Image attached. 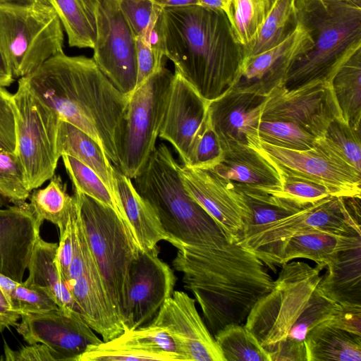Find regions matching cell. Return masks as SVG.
I'll return each instance as SVG.
<instances>
[{
	"label": "cell",
	"mask_w": 361,
	"mask_h": 361,
	"mask_svg": "<svg viewBox=\"0 0 361 361\" xmlns=\"http://www.w3.org/2000/svg\"><path fill=\"white\" fill-rule=\"evenodd\" d=\"M277 166L328 186L336 196L360 197L361 173L346 163L322 139L307 150H293L261 140L252 145Z\"/></svg>",
	"instance_id": "5bb4252c"
},
{
	"label": "cell",
	"mask_w": 361,
	"mask_h": 361,
	"mask_svg": "<svg viewBox=\"0 0 361 361\" xmlns=\"http://www.w3.org/2000/svg\"><path fill=\"white\" fill-rule=\"evenodd\" d=\"M58 14L68 44L78 48L94 47L97 0H48Z\"/></svg>",
	"instance_id": "d6a6232c"
},
{
	"label": "cell",
	"mask_w": 361,
	"mask_h": 361,
	"mask_svg": "<svg viewBox=\"0 0 361 361\" xmlns=\"http://www.w3.org/2000/svg\"><path fill=\"white\" fill-rule=\"evenodd\" d=\"M30 192L17 154L0 151V205L4 202L23 204Z\"/></svg>",
	"instance_id": "60d3db41"
},
{
	"label": "cell",
	"mask_w": 361,
	"mask_h": 361,
	"mask_svg": "<svg viewBox=\"0 0 361 361\" xmlns=\"http://www.w3.org/2000/svg\"><path fill=\"white\" fill-rule=\"evenodd\" d=\"M361 2L296 0L299 23L313 45L291 64L283 86L294 90L331 81L341 66L361 49Z\"/></svg>",
	"instance_id": "277c9868"
},
{
	"label": "cell",
	"mask_w": 361,
	"mask_h": 361,
	"mask_svg": "<svg viewBox=\"0 0 361 361\" xmlns=\"http://www.w3.org/2000/svg\"><path fill=\"white\" fill-rule=\"evenodd\" d=\"M179 164L167 145H158L133 179L135 188L152 207L177 249L183 245H212L227 238L218 224L187 192Z\"/></svg>",
	"instance_id": "5b68a950"
},
{
	"label": "cell",
	"mask_w": 361,
	"mask_h": 361,
	"mask_svg": "<svg viewBox=\"0 0 361 361\" xmlns=\"http://www.w3.org/2000/svg\"><path fill=\"white\" fill-rule=\"evenodd\" d=\"M93 59L114 86L128 98L137 85L135 37L118 0H97Z\"/></svg>",
	"instance_id": "4fadbf2b"
},
{
	"label": "cell",
	"mask_w": 361,
	"mask_h": 361,
	"mask_svg": "<svg viewBox=\"0 0 361 361\" xmlns=\"http://www.w3.org/2000/svg\"><path fill=\"white\" fill-rule=\"evenodd\" d=\"M135 51L137 69L136 88H137L165 64L158 63L149 44L142 35L135 37Z\"/></svg>",
	"instance_id": "f5cc1de1"
},
{
	"label": "cell",
	"mask_w": 361,
	"mask_h": 361,
	"mask_svg": "<svg viewBox=\"0 0 361 361\" xmlns=\"http://www.w3.org/2000/svg\"><path fill=\"white\" fill-rule=\"evenodd\" d=\"M221 153L219 138L211 125L208 114L206 122L193 141L185 165L209 169L219 162Z\"/></svg>",
	"instance_id": "f6af8a7d"
},
{
	"label": "cell",
	"mask_w": 361,
	"mask_h": 361,
	"mask_svg": "<svg viewBox=\"0 0 361 361\" xmlns=\"http://www.w3.org/2000/svg\"><path fill=\"white\" fill-rule=\"evenodd\" d=\"M173 73L164 66L128 97L116 132L118 168L130 179L138 175L156 147Z\"/></svg>",
	"instance_id": "ba28073f"
},
{
	"label": "cell",
	"mask_w": 361,
	"mask_h": 361,
	"mask_svg": "<svg viewBox=\"0 0 361 361\" xmlns=\"http://www.w3.org/2000/svg\"><path fill=\"white\" fill-rule=\"evenodd\" d=\"M63 27L50 4L0 3V47L14 78L63 52Z\"/></svg>",
	"instance_id": "52a82bcc"
},
{
	"label": "cell",
	"mask_w": 361,
	"mask_h": 361,
	"mask_svg": "<svg viewBox=\"0 0 361 361\" xmlns=\"http://www.w3.org/2000/svg\"><path fill=\"white\" fill-rule=\"evenodd\" d=\"M59 141L61 155H70L91 168L111 191L116 201L114 165L99 144L86 133L63 120Z\"/></svg>",
	"instance_id": "f546056e"
},
{
	"label": "cell",
	"mask_w": 361,
	"mask_h": 361,
	"mask_svg": "<svg viewBox=\"0 0 361 361\" xmlns=\"http://www.w3.org/2000/svg\"><path fill=\"white\" fill-rule=\"evenodd\" d=\"M16 331L28 344L42 343L57 360L77 361L87 348L102 341L85 321L72 310L59 308L44 313L21 315Z\"/></svg>",
	"instance_id": "2e32d148"
},
{
	"label": "cell",
	"mask_w": 361,
	"mask_h": 361,
	"mask_svg": "<svg viewBox=\"0 0 361 361\" xmlns=\"http://www.w3.org/2000/svg\"><path fill=\"white\" fill-rule=\"evenodd\" d=\"M118 3L135 37L145 33L159 6L152 0H118Z\"/></svg>",
	"instance_id": "c3c4849f"
},
{
	"label": "cell",
	"mask_w": 361,
	"mask_h": 361,
	"mask_svg": "<svg viewBox=\"0 0 361 361\" xmlns=\"http://www.w3.org/2000/svg\"><path fill=\"white\" fill-rule=\"evenodd\" d=\"M214 337L225 361H269L263 347L244 324H228Z\"/></svg>",
	"instance_id": "74e56055"
},
{
	"label": "cell",
	"mask_w": 361,
	"mask_h": 361,
	"mask_svg": "<svg viewBox=\"0 0 361 361\" xmlns=\"http://www.w3.org/2000/svg\"><path fill=\"white\" fill-rule=\"evenodd\" d=\"M172 264L183 274L214 336L231 324H243L251 309L274 285L263 262L227 238L204 245H180Z\"/></svg>",
	"instance_id": "6da1fadb"
},
{
	"label": "cell",
	"mask_w": 361,
	"mask_h": 361,
	"mask_svg": "<svg viewBox=\"0 0 361 361\" xmlns=\"http://www.w3.org/2000/svg\"><path fill=\"white\" fill-rule=\"evenodd\" d=\"M358 245H361L360 234H342L314 229L290 238L278 253L274 265L304 258L325 268L341 252Z\"/></svg>",
	"instance_id": "484cf974"
},
{
	"label": "cell",
	"mask_w": 361,
	"mask_h": 361,
	"mask_svg": "<svg viewBox=\"0 0 361 361\" xmlns=\"http://www.w3.org/2000/svg\"><path fill=\"white\" fill-rule=\"evenodd\" d=\"M276 166L280 172L281 188L271 195L289 199L305 206L331 195L336 196L333 190L324 184L293 174L276 165Z\"/></svg>",
	"instance_id": "ee69618b"
},
{
	"label": "cell",
	"mask_w": 361,
	"mask_h": 361,
	"mask_svg": "<svg viewBox=\"0 0 361 361\" xmlns=\"http://www.w3.org/2000/svg\"><path fill=\"white\" fill-rule=\"evenodd\" d=\"M336 304L315 289L307 306L292 326L287 338L304 341L310 329L331 317Z\"/></svg>",
	"instance_id": "bcb514c9"
},
{
	"label": "cell",
	"mask_w": 361,
	"mask_h": 361,
	"mask_svg": "<svg viewBox=\"0 0 361 361\" xmlns=\"http://www.w3.org/2000/svg\"><path fill=\"white\" fill-rule=\"evenodd\" d=\"M337 117L342 115L331 83L321 81L290 90L283 85L275 87L268 95L261 121L292 123L319 139Z\"/></svg>",
	"instance_id": "9a60e30c"
},
{
	"label": "cell",
	"mask_w": 361,
	"mask_h": 361,
	"mask_svg": "<svg viewBox=\"0 0 361 361\" xmlns=\"http://www.w3.org/2000/svg\"><path fill=\"white\" fill-rule=\"evenodd\" d=\"M73 195L89 247L114 309L125 326L130 269L139 247L113 209L78 191L74 190Z\"/></svg>",
	"instance_id": "8992f818"
},
{
	"label": "cell",
	"mask_w": 361,
	"mask_h": 361,
	"mask_svg": "<svg viewBox=\"0 0 361 361\" xmlns=\"http://www.w3.org/2000/svg\"><path fill=\"white\" fill-rule=\"evenodd\" d=\"M324 269L300 261L281 264L272 289L257 301L244 324L262 347L288 337L307 306Z\"/></svg>",
	"instance_id": "30bf717a"
},
{
	"label": "cell",
	"mask_w": 361,
	"mask_h": 361,
	"mask_svg": "<svg viewBox=\"0 0 361 361\" xmlns=\"http://www.w3.org/2000/svg\"><path fill=\"white\" fill-rule=\"evenodd\" d=\"M13 97L17 111L16 153L32 192L55 175L61 157L59 136L62 120L30 91L22 78Z\"/></svg>",
	"instance_id": "8fae6325"
},
{
	"label": "cell",
	"mask_w": 361,
	"mask_h": 361,
	"mask_svg": "<svg viewBox=\"0 0 361 361\" xmlns=\"http://www.w3.org/2000/svg\"><path fill=\"white\" fill-rule=\"evenodd\" d=\"M263 348L269 361H307L304 341L286 338Z\"/></svg>",
	"instance_id": "816d5d0a"
},
{
	"label": "cell",
	"mask_w": 361,
	"mask_h": 361,
	"mask_svg": "<svg viewBox=\"0 0 361 361\" xmlns=\"http://www.w3.org/2000/svg\"><path fill=\"white\" fill-rule=\"evenodd\" d=\"M267 97L254 90L231 87L210 101L209 118L218 138L248 145L257 142L261 115Z\"/></svg>",
	"instance_id": "7402d4cb"
},
{
	"label": "cell",
	"mask_w": 361,
	"mask_h": 361,
	"mask_svg": "<svg viewBox=\"0 0 361 361\" xmlns=\"http://www.w3.org/2000/svg\"><path fill=\"white\" fill-rule=\"evenodd\" d=\"M161 7L181 6L197 4V0H152Z\"/></svg>",
	"instance_id": "91938a15"
},
{
	"label": "cell",
	"mask_w": 361,
	"mask_h": 361,
	"mask_svg": "<svg viewBox=\"0 0 361 361\" xmlns=\"http://www.w3.org/2000/svg\"><path fill=\"white\" fill-rule=\"evenodd\" d=\"M42 224L29 203L0 209V273L23 281Z\"/></svg>",
	"instance_id": "603a6c76"
},
{
	"label": "cell",
	"mask_w": 361,
	"mask_h": 361,
	"mask_svg": "<svg viewBox=\"0 0 361 361\" xmlns=\"http://www.w3.org/2000/svg\"><path fill=\"white\" fill-rule=\"evenodd\" d=\"M17 111L13 94L0 87V151L16 152Z\"/></svg>",
	"instance_id": "7dc6e473"
},
{
	"label": "cell",
	"mask_w": 361,
	"mask_h": 361,
	"mask_svg": "<svg viewBox=\"0 0 361 361\" xmlns=\"http://www.w3.org/2000/svg\"><path fill=\"white\" fill-rule=\"evenodd\" d=\"M314 229L360 234V197L329 196L276 221L255 227L238 243L275 270L276 257L293 236Z\"/></svg>",
	"instance_id": "9c48e42d"
},
{
	"label": "cell",
	"mask_w": 361,
	"mask_h": 361,
	"mask_svg": "<svg viewBox=\"0 0 361 361\" xmlns=\"http://www.w3.org/2000/svg\"><path fill=\"white\" fill-rule=\"evenodd\" d=\"M75 207V203L65 228L59 232L60 238L56 252V263L58 271L63 283L67 277L73 257V214Z\"/></svg>",
	"instance_id": "db71d44e"
},
{
	"label": "cell",
	"mask_w": 361,
	"mask_h": 361,
	"mask_svg": "<svg viewBox=\"0 0 361 361\" xmlns=\"http://www.w3.org/2000/svg\"><path fill=\"white\" fill-rule=\"evenodd\" d=\"M179 173L188 195L218 224L229 241L238 242L243 235L247 209L231 182L210 169L183 164H179Z\"/></svg>",
	"instance_id": "d6986e66"
},
{
	"label": "cell",
	"mask_w": 361,
	"mask_h": 361,
	"mask_svg": "<svg viewBox=\"0 0 361 361\" xmlns=\"http://www.w3.org/2000/svg\"><path fill=\"white\" fill-rule=\"evenodd\" d=\"M329 324L349 333L361 336V303H337Z\"/></svg>",
	"instance_id": "f907efd6"
},
{
	"label": "cell",
	"mask_w": 361,
	"mask_h": 361,
	"mask_svg": "<svg viewBox=\"0 0 361 361\" xmlns=\"http://www.w3.org/2000/svg\"><path fill=\"white\" fill-rule=\"evenodd\" d=\"M326 267L316 289L336 303H361V245L341 252Z\"/></svg>",
	"instance_id": "4316f807"
},
{
	"label": "cell",
	"mask_w": 361,
	"mask_h": 361,
	"mask_svg": "<svg viewBox=\"0 0 361 361\" xmlns=\"http://www.w3.org/2000/svg\"><path fill=\"white\" fill-rule=\"evenodd\" d=\"M360 132L343 118H335L321 137L341 158L361 173Z\"/></svg>",
	"instance_id": "b9f144b4"
},
{
	"label": "cell",
	"mask_w": 361,
	"mask_h": 361,
	"mask_svg": "<svg viewBox=\"0 0 361 361\" xmlns=\"http://www.w3.org/2000/svg\"><path fill=\"white\" fill-rule=\"evenodd\" d=\"M0 289L11 307L20 315L48 312L60 308L54 299L44 290L24 281L18 282L1 273Z\"/></svg>",
	"instance_id": "f35d334b"
},
{
	"label": "cell",
	"mask_w": 361,
	"mask_h": 361,
	"mask_svg": "<svg viewBox=\"0 0 361 361\" xmlns=\"http://www.w3.org/2000/svg\"><path fill=\"white\" fill-rule=\"evenodd\" d=\"M230 0H197V4L201 6L221 11L226 13Z\"/></svg>",
	"instance_id": "680465c9"
},
{
	"label": "cell",
	"mask_w": 361,
	"mask_h": 361,
	"mask_svg": "<svg viewBox=\"0 0 361 361\" xmlns=\"http://www.w3.org/2000/svg\"><path fill=\"white\" fill-rule=\"evenodd\" d=\"M57 248L58 243L47 242L41 237L38 239L27 267L28 276L24 282L46 291L61 308L72 310L80 314L71 292L58 271L56 263Z\"/></svg>",
	"instance_id": "f1b7e54d"
},
{
	"label": "cell",
	"mask_w": 361,
	"mask_h": 361,
	"mask_svg": "<svg viewBox=\"0 0 361 361\" xmlns=\"http://www.w3.org/2000/svg\"><path fill=\"white\" fill-rule=\"evenodd\" d=\"M29 199L37 219L42 223L44 220L51 222L59 232L65 228L75 203L74 196L67 192L66 185L56 174L45 188L33 190Z\"/></svg>",
	"instance_id": "d590c367"
},
{
	"label": "cell",
	"mask_w": 361,
	"mask_h": 361,
	"mask_svg": "<svg viewBox=\"0 0 361 361\" xmlns=\"http://www.w3.org/2000/svg\"><path fill=\"white\" fill-rule=\"evenodd\" d=\"M34 1H35V0H0V3H10L18 4H31Z\"/></svg>",
	"instance_id": "94428289"
},
{
	"label": "cell",
	"mask_w": 361,
	"mask_h": 361,
	"mask_svg": "<svg viewBox=\"0 0 361 361\" xmlns=\"http://www.w3.org/2000/svg\"><path fill=\"white\" fill-rule=\"evenodd\" d=\"M14 80L9 65L0 47V87H8Z\"/></svg>",
	"instance_id": "6f0895ef"
},
{
	"label": "cell",
	"mask_w": 361,
	"mask_h": 361,
	"mask_svg": "<svg viewBox=\"0 0 361 361\" xmlns=\"http://www.w3.org/2000/svg\"><path fill=\"white\" fill-rule=\"evenodd\" d=\"M128 331L137 339L159 350L175 355L178 360H181L173 338L161 326L150 322L139 328Z\"/></svg>",
	"instance_id": "681fc988"
},
{
	"label": "cell",
	"mask_w": 361,
	"mask_h": 361,
	"mask_svg": "<svg viewBox=\"0 0 361 361\" xmlns=\"http://www.w3.org/2000/svg\"><path fill=\"white\" fill-rule=\"evenodd\" d=\"M258 136L267 144L298 151L312 149L317 140L297 125L284 121H260Z\"/></svg>",
	"instance_id": "7bdbcfd3"
},
{
	"label": "cell",
	"mask_w": 361,
	"mask_h": 361,
	"mask_svg": "<svg viewBox=\"0 0 361 361\" xmlns=\"http://www.w3.org/2000/svg\"><path fill=\"white\" fill-rule=\"evenodd\" d=\"M159 252L158 246L148 250L139 248L131 264L126 331L149 323L174 291L176 276Z\"/></svg>",
	"instance_id": "e0dca14e"
},
{
	"label": "cell",
	"mask_w": 361,
	"mask_h": 361,
	"mask_svg": "<svg viewBox=\"0 0 361 361\" xmlns=\"http://www.w3.org/2000/svg\"><path fill=\"white\" fill-rule=\"evenodd\" d=\"M22 78L61 120L92 137L118 166L115 136L128 98L114 86L93 59L62 52Z\"/></svg>",
	"instance_id": "7a4b0ae2"
},
{
	"label": "cell",
	"mask_w": 361,
	"mask_h": 361,
	"mask_svg": "<svg viewBox=\"0 0 361 361\" xmlns=\"http://www.w3.org/2000/svg\"><path fill=\"white\" fill-rule=\"evenodd\" d=\"M21 315L11 306L6 296L0 289V333L10 326H16Z\"/></svg>",
	"instance_id": "9f6ffc18"
},
{
	"label": "cell",
	"mask_w": 361,
	"mask_h": 361,
	"mask_svg": "<svg viewBox=\"0 0 361 361\" xmlns=\"http://www.w3.org/2000/svg\"><path fill=\"white\" fill-rule=\"evenodd\" d=\"M344 121L361 131V49L338 70L331 81Z\"/></svg>",
	"instance_id": "836d02e7"
},
{
	"label": "cell",
	"mask_w": 361,
	"mask_h": 361,
	"mask_svg": "<svg viewBox=\"0 0 361 361\" xmlns=\"http://www.w3.org/2000/svg\"><path fill=\"white\" fill-rule=\"evenodd\" d=\"M276 0H230L226 15L235 40L242 46L255 37Z\"/></svg>",
	"instance_id": "8d00e7d4"
},
{
	"label": "cell",
	"mask_w": 361,
	"mask_h": 361,
	"mask_svg": "<svg viewBox=\"0 0 361 361\" xmlns=\"http://www.w3.org/2000/svg\"><path fill=\"white\" fill-rule=\"evenodd\" d=\"M5 360L8 361H56L55 354L44 344L34 343L12 350L4 341Z\"/></svg>",
	"instance_id": "11a10c76"
},
{
	"label": "cell",
	"mask_w": 361,
	"mask_h": 361,
	"mask_svg": "<svg viewBox=\"0 0 361 361\" xmlns=\"http://www.w3.org/2000/svg\"><path fill=\"white\" fill-rule=\"evenodd\" d=\"M37 1H39V2H42V3H44V4H49L48 0H35Z\"/></svg>",
	"instance_id": "6125c7cd"
},
{
	"label": "cell",
	"mask_w": 361,
	"mask_h": 361,
	"mask_svg": "<svg viewBox=\"0 0 361 361\" xmlns=\"http://www.w3.org/2000/svg\"><path fill=\"white\" fill-rule=\"evenodd\" d=\"M73 257L64 283L82 317L103 341H109L125 332L126 328L114 309L89 247L78 206L73 214Z\"/></svg>",
	"instance_id": "7c38bea8"
},
{
	"label": "cell",
	"mask_w": 361,
	"mask_h": 361,
	"mask_svg": "<svg viewBox=\"0 0 361 361\" xmlns=\"http://www.w3.org/2000/svg\"><path fill=\"white\" fill-rule=\"evenodd\" d=\"M159 18L164 56L202 97L212 101L233 85L244 55L224 11L161 7Z\"/></svg>",
	"instance_id": "3957f363"
},
{
	"label": "cell",
	"mask_w": 361,
	"mask_h": 361,
	"mask_svg": "<svg viewBox=\"0 0 361 361\" xmlns=\"http://www.w3.org/2000/svg\"><path fill=\"white\" fill-rule=\"evenodd\" d=\"M296 0H276L255 37L243 47L244 58L266 51L283 42L298 26Z\"/></svg>",
	"instance_id": "e575fe53"
},
{
	"label": "cell",
	"mask_w": 361,
	"mask_h": 361,
	"mask_svg": "<svg viewBox=\"0 0 361 361\" xmlns=\"http://www.w3.org/2000/svg\"><path fill=\"white\" fill-rule=\"evenodd\" d=\"M173 338L181 360L225 361L214 337L200 316L195 300L174 290L151 321Z\"/></svg>",
	"instance_id": "ac0fdd59"
},
{
	"label": "cell",
	"mask_w": 361,
	"mask_h": 361,
	"mask_svg": "<svg viewBox=\"0 0 361 361\" xmlns=\"http://www.w3.org/2000/svg\"><path fill=\"white\" fill-rule=\"evenodd\" d=\"M231 183L247 209L242 235L255 227L281 219L308 206L259 190Z\"/></svg>",
	"instance_id": "1f68e13d"
},
{
	"label": "cell",
	"mask_w": 361,
	"mask_h": 361,
	"mask_svg": "<svg viewBox=\"0 0 361 361\" xmlns=\"http://www.w3.org/2000/svg\"><path fill=\"white\" fill-rule=\"evenodd\" d=\"M312 45L311 35L299 23L295 30L279 45L259 54L245 57L231 87L269 95L275 87L283 85L292 63Z\"/></svg>",
	"instance_id": "ffe728a7"
},
{
	"label": "cell",
	"mask_w": 361,
	"mask_h": 361,
	"mask_svg": "<svg viewBox=\"0 0 361 361\" xmlns=\"http://www.w3.org/2000/svg\"><path fill=\"white\" fill-rule=\"evenodd\" d=\"M219 140L221 158L210 170L226 180L269 194L281 190L279 169L258 148L232 140Z\"/></svg>",
	"instance_id": "cb8c5ba5"
},
{
	"label": "cell",
	"mask_w": 361,
	"mask_h": 361,
	"mask_svg": "<svg viewBox=\"0 0 361 361\" xmlns=\"http://www.w3.org/2000/svg\"><path fill=\"white\" fill-rule=\"evenodd\" d=\"M178 360L175 355L159 350L126 331L117 337L90 345L77 361Z\"/></svg>",
	"instance_id": "4dcf8cb0"
},
{
	"label": "cell",
	"mask_w": 361,
	"mask_h": 361,
	"mask_svg": "<svg viewBox=\"0 0 361 361\" xmlns=\"http://www.w3.org/2000/svg\"><path fill=\"white\" fill-rule=\"evenodd\" d=\"M209 101L180 75L174 72L159 137L170 142L187 162L193 141L208 116Z\"/></svg>",
	"instance_id": "44dd1931"
},
{
	"label": "cell",
	"mask_w": 361,
	"mask_h": 361,
	"mask_svg": "<svg viewBox=\"0 0 361 361\" xmlns=\"http://www.w3.org/2000/svg\"><path fill=\"white\" fill-rule=\"evenodd\" d=\"M61 158L74 190L111 207L122 219L113 195L100 177L91 168L70 155L62 154Z\"/></svg>",
	"instance_id": "ab89813d"
},
{
	"label": "cell",
	"mask_w": 361,
	"mask_h": 361,
	"mask_svg": "<svg viewBox=\"0 0 361 361\" xmlns=\"http://www.w3.org/2000/svg\"><path fill=\"white\" fill-rule=\"evenodd\" d=\"M353 1H360V0H353ZM361 2V1H360Z\"/></svg>",
	"instance_id": "be15d7a7"
},
{
	"label": "cell",
	"mask_w": 361,
	"mask_h": 361,
	"mask_svg": "<svg viewBox=\"0 0 361 361\" xmlns=\"http://www.w3.org/2000/svg\"><path fill=\"white\" fill-rule=\"evenodd\" d=\"M116 201L123 222L130 229L142 250H151L165 240L173 244L172 238L164 230L155 212L139 194L132 179L114 166Z\"/></svg>",
	"instance_id": "d4e9b609"
},
{
	"label": "cell",
	"mask_w": 361,
	"mask_h": 361,
	"mask_svg": "<svg viewBox=\"0 0 361 361\" xmlns=\"http://www.w3.org/2000/svg\"><path fill=\"white\" fill-rule=\"evenodd\" d=\"M304 343L307 361H361V336L326 321L307 332Z\"/></svg>",
	"instance_id": "83f0119b"
}]
</instances>
